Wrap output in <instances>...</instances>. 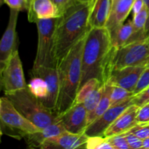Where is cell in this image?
I'll return each mask as SVG.
<instances>
[{
	"label": "cell",
	"mask_w": 149,
	"mask_h": 149,
	"mask_svg": "<svg viewBox=\"0 0 149 149\" xmlns=\"http://www.w3.org/2000/svg\"><path fill=\"white\" fill-rule=\"evenodd\" d=\"M144 2H145V4L147 6L148 9V11H149V0H143ZM145 33H146V36L148 37L149 36V17H148V22H147V24L146 26V29H145Z\"/></svg>",
	"instance_id": "obj_36"
},
{
	"label": "cell",
	"mask_w": 149,
	"mask_h": 149,
	"mask_svg": "<svg viewBox=\"0 0 149 149\" xmlns=\"http://www.w3.org/2000/svg\"><path fill=\"white\" fill-rule=\"evenodd\" d=\"M0 76L1 90L5 95L15 93L28 87L17 49L12 55L5 65L0 68Z\"/></svg>",
	"instance_id": "obj_8"
},
{
	"label": "cell",
	"mask_w": 149,
	"mask_h": 149,
	"mask_svg": "<svg viewBox=\"0 0 149 149\" xmlns=\"http://www.w3.org/2000/svg\"><path fill=\"white\" fill-rule=\"evenodd\" d=\"M143 65H149V36L116 49L112 61V70Z\"/></svg>",
	"instance_id": "obj_7"
},
{
	"label": "cell",
	"mask_w": 149,
	"mask_h": 149,
	"mask_svg": "<svg viewBox=\"0 0 149 149\" xmlns=\"http://www.w3.org/2000/svg\"><path fill=\"white\" fill-rule=\"evenodd\" d=\"M67 131L61 122L52 124L49 126L43 128L40 131L25 135L24 138L26 141L28 147L30 148H40L42 144L46 140L53 137L58 136L63 132Z\"/></svg>",
	"instance_id": "obj_17"
},
{
	"label": "cell",
	"mask_w": 149,
	"mask_h": 149,
	"mask_svg": "<svg viewBox=\"0 0 149 149\" xmlns=\"http://www.w3.org/2000/svg\"><path fill=\"white\" fill-rule=\"evenodd\" d=\"M0 120L5 134L16 138L40 131L39 127L25 117L5 95L0 99Z\"/></svg>",
	"instance_id": "obj_6"
},
{
	"label": "cell",
	"mask_w": 149,
	"mask_h": 149,
	"mask_svg": "<svg viewBox=\"0 0 149 149\" xmlns=\"http://www.w3.org/2000/svg\"><path fill=\"white\" fill-rule=\"evenodd\" d=\"M78 1L83 4H93L95 0H78Z\"/></svg>",
	"instance_id": "obj_38"
},
{
	"label": "cell",
	"mask_w": 149,
	"mask_h": 149,
	"mask_svg": "<svg viewBox=\"0 0 149 149\" xmlns=\"http://www.w3.org/2000/svg\"><path fill=\"white\" fill-rule=\"evenodd\" d=\"M93 4L77 3L58 17L55 30V57L58 65L92 29L90 15Z\"/></svg>",
	"instance_id": "obj_2"
},
{
	"label": "cell",
	"mask_w": 149,
	"mask_h": 149,
	"mask_svg": "<svg viewBox=\"0 0 149 149\" xmlns=\"http://www.w3.org/2000/svg\"><path fill=\"white\" fill-rule=\"evenodd\" d=\"M132 99L133 97H131L127 100L121 102L118 104L111 106L110 108L102 116H100L98 119L95 120L93 123L87 127L84 132L86 135L88 136H94V135L104 136V133L106 130L129 106L133 104Z\"/></svg>",
	"instance_id": "obj_9"
},
{
	"label": "cell",
	"mask_w": 149,
	"mask_h": 149,
	"mask_svg": "<svg viewBox=\"0 0 149 149\" xmlns=\"http://www.w3.org/2000/svg\"><path fill=\"white\" fill-rule=\"evenodd\" d=\"M144 6H145V2H144L143 0H135L133 5H132V11H131L133 16H135V15L140 13L142 10V9L143 8Z\"/></svg>",
	"instance_id": "obj_35"
},
{
	"label": "cell",
	"mask_w": 149,
	"mask_h": 149,
	"mask_svg": "<svg viewBox=\"0 0 149 149\" xmlns=\"http://www.w3.org/2000/svg\"><path fill=\"white\" fill-rule=\"evenodd\" d=\"M51 1L56 6L61 16L68 8L79 2L78 0H51Z\"/></svg>",
	"instance_id": "obj_32"
},
{
	"label": "cell",
	"mask_w": 149,
	"mask_h": 149,
	"mask_svg": "<svg viewBox=\"0 0 149 149\" xmlns=\"http://www.w3.org/2000/svg\"><path fill=\"white\" fill-rule=\"evenodd\" d=\"M132 102L133 104L136 105L138 107H141L147 103H149V86L142 90L141 93L134 95Z\"/></svg>",
	"instance_id": "obj_29"
},
{
	"label": "cell",
	"mask_w": 149,
	"mask_h": 149,
	"mask_svg": "<svg viewBox=\"0 0 149 149\" xmlns=\"http://www.w3.org/2000/svg\"><path fill=\"white\" fill-rule=\"evenodd\" d=\"M27 12L30 23H36L39 19L61 17L59 10L51 0H32Z\"/></svg>",
	"instance_id": "obj_16"
},
{
	"label": "cell",
	"mask_w": 149,
	"mask_h": 149,
	"mask_svg": "<svg viewBox=\"0 0 149 149\" xmlns=\"http://www.w3.org/2000/svg\"><path fill=\"white\" fill-rule=\"evenodd\" d=\"M143 148L149 149V138L143 140Z\"/></svg>",
	"instance_id": "obj_37"
},
{
	"label": "cell",
	"mask_w": 149,
	"mask_h": 149,
	"mask_svg": "<svg viewBox=\"0 0 149 149\" xmlns=\"http://www.w3.org/2000/svg\"><path fill=\"white\" fill-rule=\"evenodd\" d=\"M102 85H103V84L98 79L93 78L89 79L80 87L77 97H76L75 103H83L87 96L90 95L93 91L97 90Z\"/></svg>",
	"instance_id": "obj_23"
},
{
	"label": "cell",
	"mask_w": 149,
	"mask_h": 149,
	"mask_svg": "<svg viewBox=\"0 0 149 149\" xmlns=\"http://www.w3.org/2000/svg\"><path fill=\"white\" fill-rule=\"evenodd\" d=\"M84 148L87 149H113L108 141L107 138L104 136H88Z\"/></svg>",
	"instance_id": "obj_25"
},
{
	"label": "cell",
	"mask_w": 149,
	"mask_h": 149,
	"mask_svg": "<svg viewBox=\"0 0 149 149\" xmlns=\"http://www.w3.org/2000/svg\"><path fill=\"white\" fill-rule=\"evenodd\" d=\"M116 50L107 28H92L83 48L81 86L93 78L98 79L103 84L107 82Z\"/></svg>",
	"instance_id": "obj_1"
},
{
	"label": "cell",
	"mask_w": 149,
	"mask_h": 149,
	"mask_svg": "<svg viewBox=\"0 0 149 149\" xmlns=\"http://www.w3.org/2000/svg\"><path fill=\"white\" fill-rule=\"evenodd\" d=\"M4 4H7L10 9L13 10H18V11H23L26 10L28 8L27 0H2Z\"/></svg>",
	"instance_id": "obj_33"
},
{
	"label": "cell",
	"mask_w": 149,
	"mask_h": 149,
	"mask_svg": "<svg viewBox=\"0 0 149 149\" xmlns=\"http://www.w3.org/2000/svg\"><path fill=\"white\" fill-rule=\"evenodd\" d=\"M31 1H32V0H27V3H28V7H29V6H30L31 3ZM29 8H28V10H29ZM27 11H28V10H27Z\"/></svg>",
	"instance_id": "obj_40"
},
{
	"label": "cell",
	"mask_w": 149,
	"mask_h": 149,
	"mask_svg": "<svg viewBox=\"0 0 149 149\" xmlns=\"http://www.w3.org/2000/svg\"><path fill=\"white\" fill-rule=\"evenodd\" d=\"M111 9H112L113 8V6H114L115 4H116V3L119 1V0H111Z\"/></svg>",
	"instance_id": "obj_39"
},
{
	"label": "cell",
	"mask_w": 149,
	"mask_h": 149,
	"mask_svg": "<svg viewBox=\"0 0 149 149\" xmlns=\"http://www.w3.org/2000/svg\"><path fill=\"white\" fill-rule=\"evenodd\" d=\"M127 141L130 149H139L143 148V140L138 138L136 135L132 132H125Z\"/></svg>",
	"instance_id": "obj_31"
},
{
	"label": "cell",
	"mask_w": 149,
	"mask_h": 149,
	"mask_svg": "<svg viewBox=\"0 0 149 149\" xmlns=\"http://www.w3.org/2000/svg\"><path fill=\"white\" fill-rule=\"evenodd\" d=\"M87 112L83 103H75L58 115L60 122L68 132L80 134L85 132L88 126Z\"/></svg>",
	"instance_id": "obj_11"
},
{
	"label": "cell",
	"mask_w": 149,
	"mask_h": 149,
	"mask_svg": "<svg viewBox=\"0 0 149 149\" xmlns=\"http://www.w3.org/2000/svg\"><path fill=\"white\" fill-rule=\"evenodd\" d=\"M103 91H104V84L102 85L100 87H99V88H97L95 91H93L84 100L83 104H84V107L87 109L88 113L92 111L93 110H94L95 108L98 104L102 96H103Z\"/></svg>",
	"instance_id": "obj_26"
},
{
	"label": "cell",
	"mask_w": 149,
	"mask_h": 149,
	"mask_svg": "<svg viewBox=\"0 0 149 149\" xmlns=\"http://www.w3.org/2000/svg\"><path fill=\"white\" fill-rule=\"evenodd\" d=\"M31 76H39L47 81L49 87V94L42 103L48 109L55 111L59 95V73L58 68L40 67L30 71Z\"/></svg>",
	"instance_id": "obj_13"
},
{
	"label": "cell",
	"mask_w": 149,
	"mask_h": 149,
	"mask_svg": "<svg viewBox=\"0 0 149 149\" xmlns=\"http://www.w3.org/2000/svg\"><path fill=\"white\" fill-rule=\"evenodd\" d=\"M5 95L25 117L40 129L60 122L58 115L35 97L28 87Z\"/></svg>",
	"instance_id": "obj_4"
},
{
	"label": "cell",
	"mask_w": 149,
	"mask_h": 149,
	"mask_svg": "<svg viewBox=\"0 0 149 149\" xmlns=\"http://www.w3.org/2000/svg\"><path fill=\"white\" fill-rule=\"evenodd\" d=\"M134 32L132 20H128L117 28L115 31L110 33L112 45L116 49L124 46L132 37Z\"/></svg>",
	"instance_id": "obj_20"
},
{
	"label": "cell",
	"mask_w": 149,
	"mask_h": 149,
	"mask_svg": "<svg viewBox=\"0 0 149 149\" xmlns=\"http://www.w3.org/2000/svg\"><path fill=\"white\" fill-rule=\"evenodd\" d=\"M107 140L113 149H130L125 133L108 137Z\"/></svg>",
	"instance_id": "obj_27"
},
{
	"label": "cell",
	"mask_w": 149,
	"mask_h": 149,
	"mask_svg": "<svg viewBox=\"0 0 149 149\" xmlns=\"http://www.w3.org/2000/svg\"><path fill=\"white\" fill-rule=\"evenodd\" d=\"M112 85L109 82H106L104 84V91L103 96L100 102L97 105L94 110L89 112L87 114V122L88 126L93 123L95 120L98 119L100 116L103 114L111 106V92ZM87 126V127H88Z\"/></svg>",
	"instance_id": "obj_21"
},
{
	"label": "cell",
	"mask_w": 149,
	"mask_h": 149,
	"mask_svg": "<svg viewBox=\"0 0 149 149\" xmlns=\"http://www.w3.org/2000/svg\"><path fill=\"white\" fill-rule=\"evenodd\" d=\"M139 108L135 104L129 106L106 130L104 136L108 138L115 135L125 133L138 125L136 117Z\"/></svg>",
	"instance_id": "obj_15"
},
{
	"label": "cell",
	"mask_w": 149,
	"mask_h": 149,
	"mask_svg": "<svg viewBox=\"0 0 149 149\" xmlns=\"http://www.w3.org/2000/svg\"><path fill=\"white\" fill-rule=\"evenodd\" d=\"M29 91L42 102L49 94V87L47 81L39 76H32L31 79L28 84Z\"/></svg>",
	"instance_id": "obj_22"
},
{
	"label": "cell",
	"mask_w": 149,
	"mask_h": 149,
	"mask_svg": "<svg viewBox=\"0 0 149 149\" xmlns=\"http://www.w3.org/2000/svg\"><path fill=\"white\" fill-rule=\"evenodd\" d=\"M133 96L134 93L132 91H130L119 86L112 85L111 92V106L118 104Z\"/></svg>",
	"instance_id": "obj_24"
},
{
	"label": "cell",
	"mask_w": 149,
	"mask_h": 149,
	"mask_svg": "<svg viewBox=\"0 0 149 149\" xmlns=\"http://www.w3.org/2000/svg\"><path fill=\"white\" fill-rule=\"evenodd\" d=\"M135 0H119L113 7L106 27L110 33L116 30L125 23V20L132 11Z\"/></svg>",
	"instance_id": "obj_18"
},
{
	"label": "cell",
	"mask_w": 149,
	"mask_h": 149,
	"mask_svg": "<svg viewBox=\"0 0 149 149\" xmlns=\"http://www.w3.org/2000/svg\"><path fill=\"white\" fill-rule=\"evenodd\" d=\"M85 38L79 42L59 63V95L55 112L60 115L75 103L81 86V61Z\"/></svg>",
	"instance_id": "obj_3"
},
{
	"label": "cell",
	"mask_w": 149,
	"mask_h": 149,
	"mask_svg": "<svg viewBox=\"0 0 149 149\" xmlns=\"http://www.w3.org/2000/svg\"><path fill=\"white\" fill-rule=\"evenodd\" d=\"M87 138L88 135H86L85 132L76 134L65 131L58 136L46 140L40 148L76 149L84 148Z\"/></svg>",
	"instance_id": "obj_14"
},
{
	"label": "cell",
	"mask_w": 149,
	"mask_h": 149,
	"mask_svg": "<svg viewBox=\"0 0 149 149\" xmlns=\"http://www.w3.org/2000/svg\"><path fill=\"white\" fill-rule=\"evenodd\" d=\"M111 11V0H95L90 15L92 28L106 27Z\"/></svg>",
	"instance_id": "obj_19"
},
{
	"label": "cell",
	"mask_w": 149,
	"mask_h": 149,
	"mask_svg": "<svg viewBox=\"0 0 149 149\" xmlns=\"http://www.w3.org/2000/svg\"><path fill=\"white\" fill-rule=\"evenodd\" d=\"M136 120L138 124H149V103L139 108Z\"/></svg>",
	"instance_id": "obj_34"
},
{
	"label": "cell",
	"mask_w": 149,
	"mask_h": 149,
	"mask_svg": "<svg viewBox=\"0 0 149 149\" xmlns=\"http://www.w3.org/2000/svg\"><path fill=\"white\" fill-rule=\"evenodd\" d=\"M58 17L39 19L36 24L38 31V43L36 57L32 68L48 67L57 68L55 57V30Z\"/></svg>",
	"instance_id": "obj_5"
},
{
	"label": "cell",
	"mask_w": 149,
	"mask_h": 149,
	"mask_svg": "<svg viewBox=\"0 0 149 149\" xmlns=\"http://www.w3.org/2000/svg\"><path fill=\"white\" fill-rule=\"evenodd\" d=\"M141 139L149 138V124H138L130 130Z\"/></svg>",
	"instance_id": "obj_30"
},
{
	"label": "cell",
	"mask_w": 149,
	"mask_h": 149,
	"mask_svg": "<svg viewBox=\"0 0 149 149\" xmlns=\"http://www.w3.org/2000/svg\"><path fill=\"white\" fill-rule=\"evenodd\" d=\"M149 86V65L144 70L143 74H141V77L139 79L138 84H137L136 87H135V90H134V95L138 94L141 93L142 90L146 88L147 87Z\"/></svg>",
	"instance_id": "obj_28"
},
{
	"label": "cell",
	"mask_w": 149,
	"mask_h": 149,
	"mask_svg": "<svg viewBox=\"0 0 149 149\" xmlns=\"http://www.w3.org/2000/svg\"><path fill=\"white\" fill-rule=\"evenodd\" d=\"M18 10L10 9L8 23L0 42V68H2L10 57L17 50V23Z\"/></svg>",
	"instance_id": "obj_10"
},
{
	"label": "cell",
	"mask_w": 149,
	"mask_h": 149,
	"mask_svg": "<svg viewBox=\"0 0 149 149\" xmlns=\"http://www.w3.org/2000/svg\"><path fill=\"white\" fill-rule=\"evenodd\" d=\"M148 65L129 66L113 69L109 74L107 82L133 92L141 74Z\"/></svg>",
	"instance_id": "obj_12"
}]
</instances>
